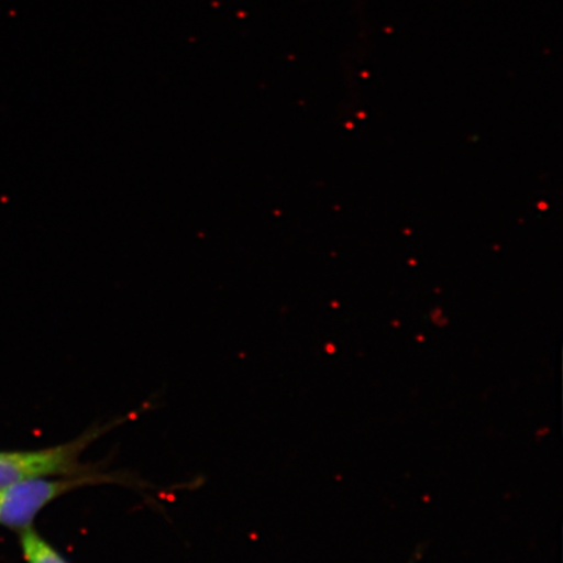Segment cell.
Segmentation results:
<instances>
[{
  "label": "cell",
  "instance_id": "obj_1",
  "mask_svg": "<svg viewBox=\"0 0 563 563\" xmlns=\"http://www.w3.org/2000/svg\"><path fill=\"white\" fill-rule=\"evenodd\" d=\"M124 421L121 419L110 424L96 426L79 438L53 448L0 452V489L19 482L33 481V478L98 473L100 470H96V466H89L80 461L81 455L91 443Z\"/></svg>",
  "mask_w": 563,
  "mask_h": 563
},
{
  "label": "cell",
  "instance_id": "obj_2",
  "mask_svg": "<svg viewBox=\"0 0 563 563\" xmlns=\"http://www.w3.org/2000/svg\"><path fill=\"white\" fill-rule=\"evenodd\" d=\"M131 484L126 477L118 474L98 473L67 476L41 477L19 482L0 489V526L16 532H24L33 527L38 514L55 499L67 493L90 485Z\"/></svg>",
  "mask_w": 563,
  "mask_h": 563
},
{
  "label": "cell",
  "instance_id": "obj_3",
  "mask_svg": "<svg viewBox=\"0 0 563 563\" xmlns=\"http://www.w3.org/2000/svg\"><path fill=\"white\" fill-rule=\"evenodd\" d=\"M20 547L26 563H70L33 527L20 533Z\"/></svg>",
  "mask_w": 563,
  "mask_h": 563
}]
</instances>
